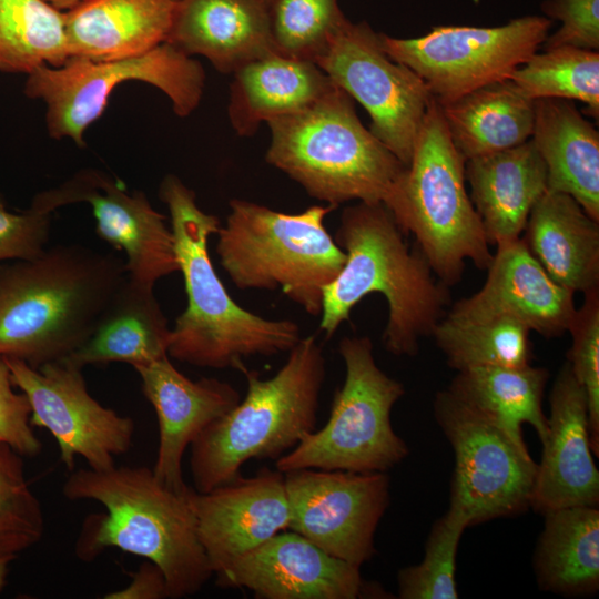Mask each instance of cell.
Segmentation results:
<instances>
[{"mask_svg":"<svg viewBox=\"0 0 599 599\" xmlns=\"http://www.w3.org/2000/svg\"><path fill=\"white\" fill-rule=\"evenodd\" d=\"M129 81L158 88L170 99L174 113L184 118L201 102L205 71L196 59L164 42L134 58L69 57L60 67L40 65L27 74L24 94L44 102L52 139H70L82 148L87 129L103 114L112 91Z\"/></svg>","mask_w":599,"mask_h":599,"instance_id":"10","label":"cell"},{"mask_svg":"<svg viewBox=\"0 0 599 599\" xmlns=\"http://www.w3.org/2000/svg\"><path fill=\"white\" fill-rule=\"evenodd\" d=\"M265 1V0H264Z\"/></svg>","mask_w":599,"mask_h":599,"instance_id":"45","label":"cell"},{"mask_svg":"<svg viewBox=\"0 0 599 599\" xmlns=\"http://www.w3.org/2000/svg\"><path fill=\"white\" fill-rule=\"evenodd\" d=\"M105 599H163L169 598L167 586L162 570L152 561L145 560L132 575L124 588L109 592Z\"/></svg>","mask_w":599,"mask_h":599,"instance_id":"42","label":"cell"},{"mask_svg":"<svg viewBox=\"0 0 599 599\" xmlns=\"http://www.w3.org/2000/svg\"><path fill=\"white\" fill-rule=\"evenodd\" d=\"M159 196L170 212L171 231L187 305L171 331L169 356L209 368L245 367L244 358L288 352L301 339L290 319H267L240 306L217 276L209 254V238L220 220L203 212L195 193L167 174Z\"/></svg>","mask_w":599,"mask_h":599,"instance_id":"4","label":"cell"},{"mask_svg":"<svg viewBox=\"0 0 599 599\" xmlns=\"http://www.w3.org/2000/svg\"><path fill=\"white\" fill-rule=\"evenodd\" d=\"M549 404L530 507L544 515L565 507L599 506V471L590 445L587 396L568 362L554 380Z\"/></svg>","mask_w":599,"mask_h":599,"instance_id":"19","label":"cell"},{"mask_svg":"<svg viewBox=\"0 0 599 599\" xmlns=\"http://www.w3.org/2000/svg\"><path fill=\"white\" fill-rule=\"evenodd\" d=\"M548 377L546 368L530 364L477 366L458 370L447 390L505 430L519 446L527 447L524 424L534 427L540 441L547 434L542 398Z\"/></svg>","mask_w":599,"mask_h":599,"instance_id":"30","label":"cell"},{"mask_svg":"<svg viewBox=\"0 0 599 599\" xmlns=\"http://www.w3.org/2000/svg\"><path fill=\"white\" fill-rule=\"evenodd\" d=\"M191 489L169 488L145 466L70 471L62 486L64 497L94 500L105 508L84 519L75 555L91 561L116 548L155 564L165 577L169 598L197 593L213 572L197 535Z\"/></svg>","mask_w":599,"mask_h":599,"instance_id":"1","label":"cell"},{"mask_svg":"<svg viewBox=\"0 0 599 599\" xmlns=\"http://www.w3.org/2000/svg\"><path fill=\"white\" fill-rule=\"evenodd\" d=\"M52 213L33 205L22 213H11L0 203V262L30 261L47 250Z\"/></svg>","mask_w":599,"mask_h":599,"instance_id":"40","label":"cell"},{"mask_svg":"<svg viewBox=\"0 0 599 599\" xmlns=\"http://www.w3.org/2000/svg\"><path fill=\"white\" fill-rule=\"evenodd\" d=\"M531 141L547 169V186L573 197L599 222V132L565 99L534 100Z\"/></svg>","mask_w":599,"mask_h":599,"instance_id":"26","label":"cell"},{"mask_svg":"<svg viewBox=\"0 0 599 599\" xmlns=\"http://www.w3.org/2000/svg\"><path fill=\"white\" fill-rule=\"evenodd\" d=\"M469 521L455 507L434 522L426 540L423 560L397 575L400 599H457L456 556Z\"/></svg>","mask_w":599,"mask_h":599,"instance_id":"36","label":"cell"},{"mask_svg":"<svg viewBox=\"0 0 599 599\" xmlns=\"http://www.w3.org/2000/svg\"><path fill=\"white\" fill-rule=\"evenodd\" d=\"M315 63L365 108L369 131L407 165L434 99L423 79L387 55L366 21L348 20Z\"/></svg>","mask_w":599,"mask_h":599,"instance_id":"13","label":"cell"},{"mask_svg":"<svg viewBox=\"0 0 599 599\" xmlns=\"http://www.w3.org/2000/svg\"><path fill=\"white\" fill-rule=\"evenodd\" d=\"M338 351L345 378L334 394L328 420L275 461L282 473L303 468L386 473L409 454L390 419L405 394L403 384L377 366L369 337H344Z\"/></svg>","mask_w":599,"mask_h":599,"instance_id":"9","label":"cell"},{"mask_svg":"<svg viewBox=\"0 0 599 599\" xmlns=\"http://www.w3.org/2000/svg\"><path fill=\"white\" fill-rule=\"evenodd\" d=\"M164 356L135 367L142 389L153 406L159 423V448L154 476L169 488L184 493L182 460L189 446L212 423L224 416L241 400L230 384L214 377L192 380L180 373Z\"/></svg>","mask_w":599,"mask_h":599,"instance_id":"21","label":"cell"},{"mask_svg":"<svg viewBox=\"0 0 599 599\" xmlns=\"http://www.w3.org/2000/svg\"><path fill=\"white\" fill-rule=\"evenodd\" d=\"M434 416L455 456L449 506L461 510L469 526L530 507L537 463L527 447L447 389L437 393Z\"/></svg>","mask_w":599,"mask_h":599,"instance_id":"12","label":"cell"},{"mask_svg":"<svg viewBox=\"0 0 599 599\" xmlns=\"http://www.w3.org/2000/svg\"><path fill=\"white\" fill-rule=\"evenodd\" d=\"M221 588H245L261 599L386 598L361 568L293 530H283L214 575Z\"/></svg>","mask_w":599,"mask_h":599,"instance_id":"17","label":"cell"},{"mask_svg":"<svg viewBox=\"0 0 599 599\" xmlns=\"http://www.w3.org/2000/svg\"><path fill=\"white\" fill-rule=\"evenodd\" d=\"M10 562H11L10 560L0 559V591L6 586Z\"/></svg>","mask_w":599,"mask_h":599,"instance_id":"44","label":"cell"},{"mask_svg":"<svg viewBox=\"0 0 599 599\" xmlns=\"http://www.w3.org/2000/svg\"><path fill=\"white\" fill-rule=\"evenodd\" d=\"M531 100L565 99L587 105L599 118V52L558 47L534 53L509 77Z\"/></svg>","mask_w":599,"mask_h":599,"instance_id":"34","label":"cell"},{"mask_svg":"<svg viewBox=\"0 0 599 599\" xmlns=\"http://www.w3.org/2000/svg\"><path fill=\"white\" fill-rule=\"evenodd\" d=\"M267 124L266 162L335 207L353 200L386 204L407 167L362 124L354 100L335 83L307 108Z\"/></svg>","mask_w":599,"mask_h":599,"instance_id":"6","label":"cell"},{"mask_svg":"<svg viewBox=\"0 0 599 599\" xmlns=\"http://www.w3.org/2000/svg\"><path fill=\"white\" fill-rule=\"evenodd\" d=\"M522 233L531 255L557 284L573 294L599 286V222L573 197L547 190Z\"/></svg>","mask_w":599,"mask_h":599,"instance_id":"25","label":"cell"},{"mask_svg":"<svg viewBox=\"0 0 599 599\" xmlns=\"http://www.w3.org/2000/svg\"><path fill=\"white\" fill-rule=\"evenodd\" d=\"M180 0H87L64 11L69 57L112 61L166 42Z\"/></svg>","mask_w":599,"mask_h":599,"instance_id":"24","label":"cell"},{"mask_svg":"<svg viewBox=\"0 0 599 599\" xmlns=\"http://www.w3.org/2000/svg\"><path fill=\"white\" fill-rule=\"evenodd\" d=\"M439 105L450 140L465 161L517 146L531 138L534 100L509 79Z\"/></svg>","mask_w":599,"mask_h":599,"instance_id":"29","label":"cell"},{"mask_svg":"<svg viewBox=\"0 0 599 599\" xmlns=\"http://www.w3.org/2000/svg\"><path fill=\"white\" fill-rule=\"evenodd\" d=\"M57 9L67 11L87 0H45Z\"/></svg>","mask_w":599,"mask_h":599,"instance_id":"43","label":"cell"},{"mask_svg":"<svg viewBox=\"0 0 599 599\" xmlns=\"http://www.w3.org/2000/svg\"><path fill=\"white\" fill-rule=\"evenodd\" d=\"M552 20L525 16L499 27L438 26L423 37L379 33L387 55L412 69L439 104L507 80L542 45Z\"/></svg>","mask_w":599,"mask_h":599,"instance_id":"11","label":"cell"},{"mask_svg":"<svg viewBox=\"0 0 599 599\" xmlns=\"http://www.w3.org/2000/svg\"><path fill=\"white\" fill-rule=\"evenodd\" d=\"M3 358L12 384L30 403L32 427L51 433L68 471L74 470L77 456L91 469L106 470L115 466L116 456L129 451L134 422L97 402L81 368L59 361L35 369L20 359Z\"/></svg>","mask_w":599,"mask_h":599,"instance_id":"14","label":"cell"},{"mask_svg":"<svg viewBox=\"0 0 599 599\" xmlns=\"http://www.w3.org/2000/svg\"><path fill=\"white\" fill-rule=\"evenodd\" d=\"M290 526L325 552L362 567L375 552V534L389 506L386 473L314 468L284 473Z\"/></svg>","mask_w":599,"mask_h":599,"instance_id":"15","label":"cell"},{"mask_svg":"<svg viewBox=\"0 0 599 599\" xmlns=\"http://www.w3.org/2000/svg\"><path fill=\"white\" fill-rule=\"evenodd\" d=\"M384 203L358 202L343 210L335 241L346 260L324 288L319 328L332 337L365 296L382 294L388 306L385 348L415 356L450 303L448 286L434 278L422 252L410 248Z\"/></svg>","mask_w":599,"mask_h":599,"instance_id":"3","label":"cell"},{"mask_svg":"<svg viewBox=\"0 0 599 599\" xmlns=\"http://www.w3.org/2000/svg\"><path fill=\"white\" fill-rule=\"evenodd\" d=\"M529 335L526 325L510 317L459 319L447 314L432 333L447 364L457 372L477 366L530 364Z\"/></svg>","mask_w":599,"mask_h":599,"instance_id":"33","label":"cell"},{"mask_svg":"<svg viewBox=\"0 0 599 599\" xmlns=\"http://www.w3.org/2000/svg\"><path fill=\"white\" fill-rule=\"evenodd\" d=\"M125 276L122 257L79 244L0 265V356L35 369L65 359L91 336Z\"/></svg>","mask_w":599,"mask_h":599,"instance_id":"2","label":"cell"},{"mask_svg":"<svg viewBox=\"0 0 599 599\" xmlns=\"http://www.w3.org/2000/svg\"><path fill=\"white\" fill-rule=\"evenodd\" d=\"M270 378L243 373L246 395L191 445L194 489L210 491L241 475L251 459L277 460L316 429L326 361L314 335L301 337Z\"/></svg>","mask_w":599,"mask_h":599,"instance_id":"5","label":"cell"},{"mask_svg":"<svg viewBox=\"0 0 599 599\" xmlns=\"http://www.w3.org/2000/svg\"><path fill=\"white\" fill-rule=\"evenodd\" d=\"M43 532L42 507L27 481L22 456L0 444V559L12 561Z\"/></svg>","mask_w":599,"mask_h":599,"instance_id":"37","label":"cell"},{"mask_svg":"<svg viewBox=\"0 0 599 599\" xmlns=\"http://www.w3.org/2000/svg\"><path fill=\"white\" fill-rule=\"evenodd\" d=\"M166 42L225 74L276 53L264 0H180Z\"/></svg>","mask_w":599,"mask_h":599,"instance_id":"22","label":"cell"},{"mask_svg":"<svg viewBox=\"0 0 599 599\" xmlns=\"http://www.w3.org/2000/svg\"><path fill=\"white\" fill-rule=\"evenodd\" d=\"M276 53L315 62L348 21L337 0H265Z\"/></svg>","mask_w":599,"mask_h":599,"instance_id":"35","label":"cell"},{"mask_svg":"<svg viewBox=\"0 0 599 599\" xmlns=\"http://www.w3.org/2000/svg\"><path fill=\"white\" fill-rule=\"evenodd\" d=\"M233 74L227 114L240 136H252L262 122L302 111L334 82L313 61L272 53Z\"/></svg>","mask_w":599,"mask_h":599,"instance_id":"27","label":"cell"},{"mask_svg":"<svg viewBox=\"0 0 599 599\" xmlns=\"http://www.w3.org/2000/svg\"><path fill=\"white\" fill-rule=\"evenodd\" d=\"M576 309L568 332L572 344L568 352L570 369L585 390L588 402L589 437L592 453L599 455V286L587 291Z\"/></svg>","mask_w":599,"mask_h":599,"instance_id":"38","label":"cell"},{"mask_svg":"<svg viewBox=\"0 0 599 599\" xmlns=\"http://www.w3.org/2000/svg\"><path fill=\"white\" fill-rule=\"evenodd\" d=\"M69 58L64 11L45 0H0V71L60 67Z\"/></svg>","mask_w":599,"mask_h":599,"instance_id":"32","label":"cell"},{"mask_svg":"<svg viewBox=\"0 0 599 599\" xmlns=\"http://www.w3.org/2000/svg\"><path fill=\"white\" fill-rule=\"evenodd\" d=\"M540 10L548 19L561 22L544 41V50L558 47L599 50V0H544Z\"/></svg>","mask_w":599,"mask_h":599,"instance_id":"39","label":"cell"},{"mask_svg":"<svg viewBox=\"0 0 599 599\" xmlns=\"http://www.w3.org/2000/svg\"><path fill=\"white\" fill-rule=\"evenodd\" d=\"M229 205L215 250L233 284L240 290H281L307 314L321 315L324 288L346 260L324 225L336 207L313 205L287 214L241 199Z\"/></svg>","mask_w":599,"mask_h":599,"instance_id":"7","label":"cell"},{"mask_svg":"<svg viewBox=\"0 0 599 599\" xmlns=\"http://www.w3.org/2000/svg\"><path fill=\"white\" fill-rule=\"evenodd\" d=\"M171 331L153 287L126 275L91 336L63 361L81 369L113 362L144 366L169 355Z\"/></svg>","mask_w":599,"mask_h":599,"instance_id":"28","label":"cell"},{"mask_svg":"<svg viewBox=\"0 0 599 599\" xmlns=\"http://www.w3.org/2000/svg\"><path fill=\"white\" fill-rule=\"evenodd\" d=\"M80 202L90 204L98 235L125 253L130 278L153 287L161 277L180 272L165 216L142 191L129 193L121 181L104 172L81 170L60 186L37 194L31 205L52 213Z\"/></svg>","mask_w":599,"mask_h":599,"instance_id":"16","label":"cell"},{"mask_svg":"<svg viewBox=\"0 0 599 599\" xmlns=\"http://www.w3.org/2000/svg\"><path fill=\"white\" fill-rule=\"evenodd\" d=\"M213 576L290 526L284 473L268 467L210 491L190 494Z\"/></svg>","mask_w":599,"mask_h":599,"instance_id":"18","label":"cell"},{"mask_svg":"<svg viewBox=\"0 0 599 599\" xmlns=\"http://www.w3.org/2000/svg\"><path fill=\"white\" fill-rule=\"evenodd\" d=\"M534 555L540 589L568 597L599 588V508L572 506L544 514Z\"/></svg>","mask_w":599,"mask_h":599,"instance_id":"31","label":"cell"},{"mask_svg":"<svg viewBox=\"0 0 599 599\" xmlns=\"http://www.w3.org/2000/svg\"><path fill=\"white\" fill-rule=\"evenodd\" d=\"M496 246L481 288L446 314L459 319L506 316L546 338L568 332L577 309L573 293L545 272L521 238Z\"/></svg>","mask_w":599,"mask_h":599,"instance_id":"20","label":"cell"},{"mask_svg":"<svg viewBox=\"0 0 599 599\" xmlns=\"http://www.w3.org/2000/svg\"><path fill=\"white\" fill-rule=\"evenodd\" d=\"M13 387L9 367L0 356V444L10 446L22 457L38 456L42 444L30 423V403Z\"/></svg>","mask_w":599,"mask_h":599,"instance_id":"41","label":"cell"},{"mask_svg":"<svg viewBox=\"0 0 599 599\" xmlns=\"http://www.w3.org/2000/svg\"><path fill=\"white\" fill-rule=\"evenodd\" d=\"M465 160L433 99L417 134L412 158L385 206L446 286L458 283L471 261L487 270L493 254L466 190Z\"/></svg>","mask_w":599,"mask_h":599,"instance_id":"8","label":"cell"},{"mask_svg":"<svg viewBox=\"0 0 599 599\" xmlns=\"http://www.w3.org/2000/svg\"><path fill=\"white\" fill-rule=\"evenodd\" d=\"M465 177L489 245L520 238L532 207L548 190L547 169L531 139L467 160Z\"/></svg>","mask_w":599,"mask_h":599,"instance_id":"23","label":"cell"}]
</instances>
